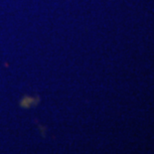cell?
Here are the masks:
<instances>
[{
	"mask_svg": "<svg viewBox=\"0 0 154 154\" xmlns=\"http://www.w3.org/2000/svg\"><path fill=\"white\" fill-rule=\"evenodd\" d=\"M38 100H35L33 97H24L22 99V100L20 101V106L24 109H29V107L33 106L34 104L37 103Z\"/></svg>",
	"mask_w": 154,
	"mask_h": 154,
	"instance_id": "6da1fadb",
	"label": "cell"
}]
</instances>
